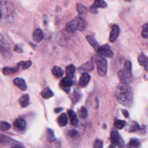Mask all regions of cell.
<instances>
[{"label": "cell", "mask_w": 148, "mask_h": 148, "mask_svg": "<svg viewBox=\"0 0 148 148\" xmlns=\"http://www.w3.org/2000/svg\"><path fill=\"white\" fill-rule=\"evenodd\" d=\"M115 95L117 101L125 106H130L133 101V93L131 87L125 83H120L116 87Z\"/></svg>", "instance_id": "obj_1"}, {"label": "cell", "mask_w": 148, "mask_h": 148, "mask_svg": "<svg viewBox=\"0 0 148 148\" xmlns=\"http://www.w3.org/2000/svg\"><path fill=\"white\" fill-rule=\"evenodd\" d=\"M86 27V21L83 17L78 16L66 23L65 29L69 32H75L77 31H83Z\"/></svg>", "instance_id": "obj_2"}, {"label": "cell", "mask_w": 148, "mask_h": 148, "mask_svg": "<svg viewBox=\"0 0 148 148\" xmlns=\"http://www.w3.org/2000/svg\"><path fill=\"white\" fill-rule=\"evenodd\" d=\"M117 75L120 80L125 83H130L132 81V75L131 72V63L126 61L124 63V69L117 72Z\"/></svg>", "instance_id": "obj_3"}, {"label": "cell", "mask_w": 148, "mask_h": 148, "mask_svg": "<svg viewBox=\"0 0 148 148\" xmlns=\"http://www.w3.org/2000/svg\"><path fill=\"white\" fill-rule=\"evenodd\" d=\"M94 58L98 74L101 76H105L107 72V61L101 56H95Z\"/></svg>", "instance_id": "obj_4"}, {"label": "cell", "mask_w": 148, "mask_h": 148, "mask_svg": "<svg viewBox=\"0 0 148 148\" xmlns=\"http://www.w3.org/2000/svg\"><path fill=\"white\" fill-rule=\"evenodd\" d=\"M110 141L114 145H116L119 147H122L124 145L123 140L122 139L121 136L118 132L116 131H112L110 133Z\"/></svg>", "instance_id": "obj_5"}, {"label": "cell", "mask_w": 148, "mask_h": 148, "mask_svg": "<svg viewBox=\"0 0 148 148\" xmlns=\"http://www.w3.org/2000/svg\"><path fill=\"white\" fill-rule=\"evenodd\" d=\"M97 51V53L101 56L108 58H111L113 56V52L108 45H105L99 47Z\"/></svg>", "instance_id": "obj_6"}, {"label": "cell", "mask_w": 148, "mask_h": 148, "mask_svg": "<svg viewBox=\"0 0 148 148\" xmlns=\"http://www.w3.org/2000/svg\"><path fill=\"white\" fill-rule=\"evenodd\" d=\"M26 121L24 119L18 118L13 122V125L15 128L19 131H23L26 127Z\"/></svg>", "instance_id": "obj_7"}, {"label": "cell", "mask_w": 148, "mask_h": 148, "mask_svg": "<svg viewBox=\"0 0 148 148\" xmlns=\"http://www.w3.org/2000/svg\"><path fill=\"white\" fill-rule=\"evenodd\" d=\"M120 32V29L117 25L114 24L112 26L109 36V40L111 42H114L117 38Z\"/></svg>", "instance_id": "obj_8"}, {"label": "cell", "mask_w": 148, "mask_h": 148, "mask_svg": "<svg viewBox=\"0 0 148 148\" xmlns=\"http://www.w3.org/2000/svg\"><path fill=\"white\" fill-rule=\"evenodd\" d=\"M13 83L17 87H18L22 91H25L27 89V84L23 79L16 77L13 80Z\"/></svg>", "instance_id": "obj_9"}, {"label": "cell", "mask_w": 148, "mask_h": 148, "mask_svg": "<svg viewBox=\"0 0 148 148\" xmlns=\"http://www.w3.org/2000/svg\"><path fill=\"white\" fill-rule=\"evenodd\" d=\"M32 38L34 41L37 42H40L44 38L43 31L40 28H37L35 30L33 33Z\"/></svg>", "instance_id": "obj_10"}, {"label": "cell", "mask_w": 148, "mask_h": 148, "mask_svg": "<svg viewBox=\"0 0 148 148\" xmlns=\"http://www.w3.org/2000/svg\"><path fill=\"white\" fill-rule=\"evenodd\" d=\"M90 80V75L86 73H83L79 79V84L82 86H86Z\"/></svg>", "instance_id": "obj_11"}, {"label": "cell", "mask_w": 148, "mask_h": 148, "mask_svg": "<svg viewBox=\"0 0 148 148\" xmlns=\"http://www.w3.org/2000/svg\"><path fill=\"white\" fill-rule=\"evenodd\" d=\"M29 97L28 94H23L21 95L19 99V103L21 107L25 108L29 105Z\"/></svg>", "instance_id": "obj_12"}, {"label": "cell", "mask_w": 148, "mask_h": 148, "mask_svg": "<svg viewBox=\"0 0 148 148\" xmlns=\"http://www.w3.org/2000/svg\"><path fill=\"white\" fill-rule=\"evenodd\" d=\"M72 84H73L72 80L71 79L70 77H68L67 76L62 79L60 82L61 86L62 88H69V87H70L72 85Z\"/></svg>", "instance_id": "obj_13"}, {"label": "cell", "mask_w": 148, "mask_h": 148, "mask_svg": "<svg viewBox=\"0 0 148 148\" xmlns=\"http://www.w3.org/2000/svg\"><path fill=\"white\" fill-rule=\"evenodd\" d=\"M86 39L89 43V44L95 50H97L98 48L99 47V45L96 39L91 35H87Z\"/></svg>", "instance_id": "obj_14"}, {"label": "cell", "mask_w": 148, "mask_h": 148, "mask_svg": "<svg viewBox=\"0 0 148 148\" xmlns=\"http://www.w3.org/2000/svg\"><path fill=\"white\" fill-rule=\"evenodd\" d=\"M58 124L60 127H64L68 123V117L66 113H62L58 118Z\"/></svg>", "instance_id": "obj_15"}, {"label": "cell", "mask_w": 148, "mask_h": 148, "mask_svg": "<svg viewBox=\"0 0 148 148\" xmlns=\"http://www.w3.org/2000/svg\"><path fill=\"white\" fill-rule=\"evenodd\" d=\"M107 3L104 0H95L91 7L93 8H105L107 6Z\"/></svg>", "instance_id": "obj_16"}, {"label": "cell", "mask_w": 148, "mask_h": 148, "mask_svg": "<svg viewBox=\"0 0 148 148\" xmlns=\"http://www.w3.org/2000/svg\"><path fill=\"white\" fill-rule=\"evenodd\" d=\"M68 113L69 117L71 120V123L73 125H77L78 123V119L76 114L72 110H69Z\"/></svg>", "instance_id": "obj_17"}, {"label": "cell", "mask_w": 148, "mask_h": 148, "mask_svg": "<svg viewBox=\"0 0 148 148\" xmlns=\"http://www.w3.org/2000/svg\"><path fill=\"white\" fill-rule=\"evenodd\" d=\"M51 72L53 75L57 78L61 77L64 75V71L62 68L57 66H54L51 70Z\"/></svg>", "instance_id": "obj_18"}, {"label": "cell", "mask_w": 148, "mask_h": 148, "mask_svg": "<svg viewBox=\"0 0 148 148\" xmlns=\"http://www.w3.org/2000/svg\"><path fill=\"white\" fill-rule=\"evenodd\" d=\"M41 96L44 99H49L53 96L54 94L53 92L48 87L45 88L44 90H43L40 93Z\"/></svg>", "instance_id": "obj_19"}, {"label": "cell", "mask_w": 148, "mask_h": 148, "mask_svg": "<svg viewBox=\"0 0 148 148\" xmlns=\"http://www.w3.org/2000/svg\"><path fill=\"white\" fill-rule=\"evenodd\" d=\"M94 64L91 61H90L84 65H83L80 67V70L82 71H86V72H90L94 69Z\"/></svg>", "instance_id": "obj_20"}, {"label": "cell", "mask_w": 148, "mask_h": 148, "mask_svg": "<svg viewBox=\"0 0 148 148\" xmlns=\"http://www.w3.org/2000/svg\"><path fill=\"white\" fill-rule=\"evenodd\" d=\"M75 72V67L72 64L68 65L65 69V73L66 75V76L70 78H72L73 77Z\"/></svg>", "instance_id": "obj_21"}, {"label": "cell", "mask_w": 148, "mask_h": 148, "mask_svg": "<svg viewBox=\"0 0 148 148\" xmlns=\"http://www.w3.org/2000/svg\"><path fill=\"white\" fill-rule=\"evenodd\" d=\"M19 70V67L16 66L14 68H10V67H5L3 69V73L5 75H11L15 72H17Z\"/></svg>", "instance_id": "obj_22"}, {"label": "cell", "mask_w": 148, "mask_h": 148, "mask_svg": "<svg viewBox=\"0 0 148 148\" xmlns=\"http://www.w3.org/2000/svg\"><path fill=\"white\" fill-rule=\"evenodd\" d=\"M138 62L140 65L143 66L145 68L147 67L148 65V58L147 57L143 54H140L138 58Z\"/></svg>", "instance_id": "obj_23"}, {"label": "cell", "mask_w": 148, "mask_h": 148, "mask_svg": "<svg viewBox=\"0 0 148 148\" xmlns=\"http://www.w3.org/2000/svg\"><path fill=\"white\" fill-rule=\"evenodd\" d=\"M76 8H77V12L79 14L80 17H82L83 16H84V14H86L87 11V9L83 5H82L81 3H77V6H76Z\"/></svg>", "instance_id": "obj_24"}, {"label": "cell", "mask_w": 148, "mask_h": 148, "mask_svg": "<svg viewBox=\"0 0 148 148\" xmlns=\"http://www.w3.org/2000/svg\"><path fill=\"white\" fill-rule=\"evenodd\" d=\"M11 127L10 124L6 121H0V130L2 131H5L9 130Z\"/></svg>", "instance_id": "obj_25"}, {"label": "cell", "mask_w": 148, "mask_h": 148, "mask_svg": "<svg viewBox=\"0 0 148 148\" xmlns=\"http://www.w3.org/2000/svg\"><path fill=\"white\" fill-rule=\"evenodd\" d=\"M125 124V121L121 120H116L114 123V127L117 129H122Z\"/></svg>", "instance_id": "obj_26"}, {"label": "cell", "mask_w": 148, "mask_h": 148, "mask_svg": "<svg viewBox=\"0 0 148 148\" xmlns=\"http://www.w3.org/2000/svg\"><path fill=\"white\" fill-rule=\"evenodd\" d=\"M79 115L80 118L86 119L88 115V112H87V109L84 106L82 107L79 112Z\"/></svg>", "instance_id": "obj_27"}, {"label": "cell", "mask_w": 148, "mask_h": 148, "mask_svg": "<svg viewBox=\"0 0 148 148\" xmlns=\"http://www.w3.org/2000/svg\"><path fill=\"white\" fill-rule=\"evenodd\" d=\"M142 36L146 39H148V23L145 24L142 26Z\"/></svg>", "instance_id": "obj_28"}, {"label": "cell", "mask_w": 148, "mask_h": 148, "mask_svg": "<svg viewBox=\"0 0 148 148\" xmlns=\"http://www.w3.org/2000/svg\"><path fill=\"white\" fill-rule=\"evenodd\" d=\"M32 64V62L31 61H21L19 63H18V66H21L22 68L23 69H26L28 68H29Z\"/></svg>", "instance_id": "obj_29"}, {"label": "cell", "mask_w": 148, "mask_h": 148, "mask_svg": "<svg viewBox=\"0 0 148 148\" xmlns=\"http://www.w3.org/2000/svg\"><path fill=\"white\" fill-rule=\"evenodd\" d=\"M139 128V126L138 124L136 122H133L130 125L129 131L130 132H135V131L138 130Z\"/></svg>", "instance_id": "obj_30"}, {"label": "cell", "mask_w": 148, "mask_h": 148, "mask_svg": "<svg viewBox=\"0 0 148 148\" xmlns=\"http://www.w3.org/2000/svg\"><path fill=\"white\" fill-rule=\"evenodd\" d=\"M129 145L132 147H138L140 145V143L137 139H131L129 142Z\"/></svg>", "instance_id": "obj_31"}, {"label": "cell", "mask_w": 148, "mask_h": 148, "mask_svg": "<svg viewBox=\"0 0 148 148\" xmlns=\"http://www.w3.org/2000/svg\"><path fill=\"white\" fill-rule=\"evenodd\" d=\"M103 146V142L100 139H97L94 143V147L101 148Z\"/></svg>", "instance_id": "obj_32"}, {"label": "cell", "mask_w": 148, "mask_h": 148, "mask_svg": "<svg viewBox=\"0 0 148 148\" xmlns=\"http://www.w3.org/2000/svg\"><path fill=\"white\" fill-rule=\"evenodd\" d=\"M47 134H48V138L50 140H53L54 138V135L53 131L51 129H49L47 131Z\"/></svg>", "instance_id": "obj_33"}, {"label": "cell", "mask_w": 148, "mask_h": 148, "mask_svg": "<svg viewBox=\"0 0 148 148\" xmlns=\"http://www.w3.org/2000/svg\"><path fill=\"white\" fill-rule=\"evenodd\" d=\"M90 12H91L92 13H93V14H97V13H98V10L97 9H95V8H92V7H90Z\"/></svg>", "instance_id": "obj_34"}, {"label": "cell", "mask_w": 148, "mask_h": 148, "mask_svg": "<svg viewBox=\"0 0 148 148\" xmlns=\"http://www.w3.org/2000/svg\"><path fill=\"white\" fill-rule=\"evenodd\" d=\"M5 46L3 43L0 40V51H3L5 50Z\"/></svg>", "instance_id": "obj_35"}, {"label": "cell", "mask_w": 148, "mask_h": 148, "mask_svg": "<svg viewBox=\"0 0 148 148\" xmlns=\"http://www.w3.org/2000/svg\"><path fill=\"white\" fill-rule=\"evenodd\" d=\"M123 114H124V116L125 117H126V118L128 117L129 114H128V112L126 110H123Z\"/></svg>", "instance_id": "obj_36"}, {"label": "cell", "mask_w": 148, "mask_h": 148, "mask_svg": "<svg viewBox=\"0 0 148 148\" xmlns=\"http://www.w3.org/2000/svg\"><path fill=\"white\" fill-rule=\"evenodd\" d=\"M62 108H56V109H55V110H54V111H55V112L56 113H59V112H60L61 111H62Z\"/></svg>", "instance_id": "obj_37"}, {"label": "cell", "mask_w": 148, "mask_h": 148, "mask_svg": "<svg viewBox=\"0 0 148 148\" xmlns=\"http://www.w3.org/2000/svg\"><path fill=\"white\" fill-rule=\"evenodd\" d=\"M1 13L0 12V19H1Z\"/></svg>", "instance_id": "obj_38"}, {"label": "cell", "mask_w": 148, "mask_h": 148, "mask_svg": "<svg viewBox=\"0 0 148 148\" xmlns=\"http://www.w3.org/2000/svg\"><path fill=\"white\" fill-rule=\"evenodd\" d=\"M125 1H131L132 0H125Z\"/></svg>", "instance_id": "obj_39"}]
</instances>
